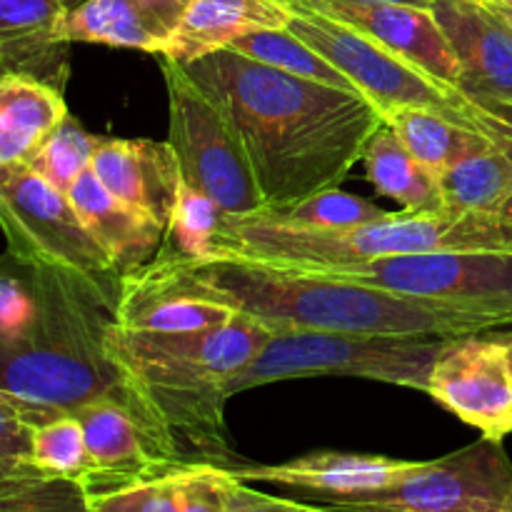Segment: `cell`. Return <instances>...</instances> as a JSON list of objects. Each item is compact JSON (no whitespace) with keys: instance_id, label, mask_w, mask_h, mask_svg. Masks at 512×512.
<instances>
[{"instance_id":"cell-40","label":"cell","mask_w":512,"mask_h":512,"mask_svg":"<svg viewBox=\"0 0 512 512\" xmlns=\"http://www.w3.org/2000/svg\"><path fill=\"white\" fill-rule=\"evenodd\" d=\"M495 335H498V338L503 340L505 348H508V353H510V360H512V325H510V328L495 330Z\"/></svg>"},{"instance_id":"cell-18","label":"cell","mask_w":512,"mask_h":512,"mask_svg":"<svg viewBox=\"0 0 512 512\" xmlns=\"http://www.w3.org/2000/svg\"><path fill=\"white\" fill-rule=\"evenodd\" d=\"M90 168L115 198L168 228L178 185L183 180L168 140H100Z\"/></svg>"},{"instance_id":"cell-15","label":"cell","mask_w":512,"mask_h":512,"mask_svg":"<svg viewBox=\"0 0 512 512\" xmlns=\"http://www.w3.org/2000/svg\"><path fill=\"white\" fill-rule=\"evenodd\" d=\"M410 468L413 460L318 450L280 465L245 463L230 470V475L245 483H270L298 490L315 500H368L398 483Z\"/></svg>"},{"instance_id":"cell-6","label":"cell","mask_w":512,"mask_h":512,"mask_svg":"<svg viewBox=\"0 0 512 512\" xmlns=\"http://www.w3.org/2000/svg\"><path fill=\"white\" fill-rule=\"evenodd\" d=\"M445 338L420 335H353L323 330H275L233 383V395L258 385L295 378L375 380L425 393L428 375Z\"/></svg>"},{"instance_id":"cell-14","label":"cell","mask_w":512,"mask_h":512,"mask_svg":"<svg viewBox=\"0 0 512 512\" xmlns=\"http://www.w3.org/2000/svg\"><path fill=\"white\" fill-rule=\"evenodd\" d=\"M73 415L83 425L90 453V473L80 483L88 498L185 468L158 453L145 425L118 390L90 400Z\"/></svg>"},{"instance_id":"cell-30","label":"cell","mask_w":512,"mask_h":512,"mask_svg":"<svg viewBox=\"0 0 512 512\" xmlns=\"http://www.w3.org/2000/svg\"><path fill=\"white\" fill-rule=\"evenodd\" d=\"M30 468L53 478L83 483L90 473V453L78 415H55L33 425L30 438Z\"/></svg>"},{"instance_id":"cell-12","label":"cell","mask_w":512,"mask_h":512,"mask_svg":"<svg viewBox=\"0 0 512 512\" xmlns=\"http://www.w3.org/2000/svg\"><path fill=\"white\" fill-rule=\"evenodd\" d=\"M512 493V463L503 443L490 438L413 468L368 503L418 512H505Z\"/></svg>"},{"instance_id":"cell-32","label":"cell","mask_w":512,"mask_h":512,"mask_svg":"<svg viewBox=\"0 0 512 512\" xmlns=\"http://www.w3.org/2000/svg\"><path fill=\"white\" fill-rule=\"evenodd\" d=\"M0 512H90L78 480L25 470L0 483Z\"/></svg>"},{"instance_id":"cell-33","label":"cell","mask_w":512,"mask_h":512,"mask_svg":"<svg viewBox=\"0 0 512 512\" xmlns=\"http://www.w3.org/2000/svg\"><path fill=\"white\" fill-rule=\"evenodd\" d=\"M263 215L285 220L305 228H353V225L373 223V220L388 218V210L378 208L360 195L345 193L340 188L320 190L310 198L298 200L280 210H263Z\"/></svg>"},{"instance_id":"cell-8","label":"cell","mask_w":512,"mask_h":512,"mask_svg":"<svg viewBox=\"0 0 512 512\" xmlns=\"http://www.w3.org/2000/svg\"><path fill=\"white\" fill-rule=\"evenodd\" d=\"M0 230L8 253L33 265H55L120 293V275L70 198L30 168L0 175Z\"/></svg>"},{"instance_id":"cell-5","label":"cell","mask_w":512,"mask_h":512,"mask_svg":"<svg viewBox=\"0 0 512 512\" xmlns=\"http://www.w3.org/2000/svg\"><path fill=\"white\" fill-rule=\"evenodd\" d=\"M512 253L508 215L390 213L353 228H305L270 215L225 218L213 255H238L283 268H325L425 253Z\"/></svg>"},{"instance_id":"cell-39","label":"cell","mask_w":512,"mask_h":512,"mask_svg":"<svg viewBox=\"0 0 512 512\" xmlns=\"http://www.w3.org/2000/svg\"><path fill=\"white\" fill-rule=\"evenodd\" d=\"M512 30V0H480Z\"/></svg>"},{"instance_id":"cell-43","label":"cell","mask_w":512,"mask_h":512,"mask_svg":"<svg viewBox=\"0 0 512 512\" xmlns=\"http://www.w3.org/2000/svg\"><path fill=\"white\" fill-rule=\"evenodd\" d=\"M505 512H512V493H510V498H508V508H505Z\"/></svg>"},{"instance_id":"cell-29","label":"cell","mask_w":512,"mask_h":512,"mask_svg":"<svg viewBox=\"0 0 512 512\" xmlns=\"http://www.w3.org/2000/svg\"><path fill=\"white\" fill-rule=\"evenodd\" d=\"M228 50H235L240 55L258 60V63L273 65V68L285 70L298 78L315 80V83L333 85V88L350 90V93H360L353 85L348 75L340 73L333 63L323 58L318 50L310 48L308 43L290 33L288 28L280 30H258L245 38H238Z\"/></svg>"},{"instance_id":"cell-44","label":"cell","mask_w":512,"mask_h":512,"mask_svg":"<svg viewBox=\"0 0 512 512\" xmlns=\"http://www.w3.org/2000/svg\"><path fill=\"white\" fill-rule=\"evenodd\" d=\"M5 73H8V70H5V68H3V65H0V75H5Z\"/></svg>"},{"instance_id":"cell-24","label":"cell","mask_w":512,"mask_h":512,"mask_svg":"<svg viewBox=\"0 0 512 512\" xmlns=\"http://www.w3.org/2000/svg\"><path fill=\"white\" fill-rule=\"evenodd\" d=\"M90 512H223L225 470L185 465L160 478L88 498Z\"/></svg>"},{"instance_id":"cell-7","label":"cell","mask_w":512,"mask_h":512,"mask_svg":"<svg viewBox=\"0 0 512 512\" xmlns=\"http://www.w3.org/2000/svg\"><path fill=\"white\" fill-rule=\"evenodd\" d=\"M168 85V143L185 183L220 205L228 218L263 213L265 203L233 115L188 70L160 58Z\"/></svg>"},{"instance_id":"cell-17","label":"cell","mask_w":512,"mask_h":512,"mask_svg":"<svg viewBox=\"0 0 512 512\" xmlns=\"http://www.w3.org/2000/svg\"><path fill=\"white\" fill-rule=\"evenodd\" d=\"M463 68L460 90L512 103V30L480 0L428 5Z\"/></svg>"},{"instance_id":"cell-28","label":"cell","mask_w":512,"mask_h":512,"mask_svg":"<svg viewBox=\"0 0 512 512\" xmlns=\"http://www.w3.org/2000/svg\"><path fill=\"white\" fill-rule=\"evenodd\" d=\"M228 215L220 205L190 183L180 180L173 213L158 255L178 260H203L215 253L220 228Z\"/></svg>"},{"instance_id":"cell-35","label":"cell","mask_w":512,"mask_h":512,"mask_svg":"<svg viewBox=\"0 0 512 512\" xmlns=\"http://www.w3.org/2000/svg\"><path fill=\"white\" fill-rule=\"evenodd\" d=\"M33 423L23 410L0 393V483L30 468Z\"/></svg>"},{"instance_id":"cell-3","label":"cell","mask_w":512,"mask_h":512,"mask_svg":"<svg viewBox=\"0 0 512 512\" xmlns=\"http://www.w3.org/2000/svg\"><path fill=\"white\" fill-rule=\"evenodd\" d=\"M200 293L230 305L235 313L270 330H323L353 335H420L458 338L508 328L498 315L445 300L413 298L385 288L298 268L258 263L238 255L178 260L158 255Z\"/></svg>"},{"instance_id":"cell-22","label":"cell","mask_w":512,"mask_h":512,"mask_svg":"<svg viewBox=\"0 0 512 512\" xmlns=\"http://www.w3.org/2000/svg\"><path fill=\"white\" fill-rule=\"evenodd\" d=\"M290 18L293 10L283 0H193L158 58L193 63L258 30L288 28Z\"/></svg>"},{"instance_id":"cell-37","label":"cell","mask_w":512,"mask_h":512,"mask_svg":"<svg viewBox=\"0 0 512 512\" xmlns=\"http://www.w3.org/2000/svg\"><path fill=\"white\" fill-rule=\"evenodd\" d=\"M223 512H338L323 503H298V500L275 498L250 488V483L238 480L225 470V508Z\"/></svg>"},{"instance_id":"cell-19","label":"cell","mask_w":512,"mask_h":512,"mask_svg":"<svg viewBox=\"0 0 512 512\" xmlns=\"http://www.w3.org/2000/svg\"><path fill=\"white\" fill-rule=\"evenodd\" d=\"M193 0H85L60 20L68 43L163 55Z\"/></svg>"},{"instance_id":"cell-31","label":"cell","mask_w":512,"mask_h":512,"mask_svg":"<svg viewBox=\"0 0 512 512\" xmlns=\"http://www.w3.org/2000/svg\"><path fill=\"white\" fill-rule=\"evenodd\" d=\"M100 138L83 128L73 115H65L58 128L50 133V138L40 145L35 158L30 160L28 168L35 175L53 185L55 190L68 195L75 180L93 165L95 148Z\"/></svg>"},{"instance_id":"cell-16","label":"cell","mask_w":512,"mask_h":512,"mask_svg":"<svg viewBox=\"0 0 512 512\" xmlns=\"http://www.w3.org/2000/svg\"><path fill=\"white\" fill-rule=\"evenodd\" d=\"M230 305L200 293L160 263H150L120 280L113 323L138 333H195L233 320Z\"/></svg>"},{"instance_id":"cell-11","label":"cell","mask_w":512,"mask_h":512,"mask_svg":"<svg viewBox=\"0 0 512 512\" xmlns=\"http://www.w3.org/2000/svg\"><path fill=\"white\" fill-rule=\"evenodd\" d=\"M425 393L483 438L512 435V360L495 330L445 338Z\"/></svg>"},{"instance_id":"cell-42","label":"cell","mask_w":512,"mask_h":512,"mask_svg":"<svg viewBox=\"0 0 512 512\" xmlns=\"http://www.w3.org/2000/svg\"><path fill=\"white\" fill-rule=\"evenodd\" d=\"M60 3L65 5V10H73V8H78V5H83L85 0H60Z\"/></svg>"},{"instance_id":"cell-36","label":"cell","mask_w":512,"mask_h":512,"mask_svg":"<svg viewBox=\"0 0 512 512\" xmlns=\"http://www.w3.org/2000/svg\"><path fill=\"white\" fill-rule=\"evenodd\" d=\"M463 123L483 133L512 163V103L465 93ZM503 215H508L512 220V203Z\"/></svg>"},{"instance_id":"cell-27","label":"cell","mask_w":512,"mask_h":512,"mask_svg":"<svg viewBox=\"0 0 512 512\" xmlns=\"http://www.w3.org/2000/svg\"><path fill=\"white\" fill-rule=\"evenodd\" d=\"M438 183L445 210L503 215L512 203V163L495 145L445 168Z\"/></svg>"},{"instance_id":"cell-34","label":"cell","mask_w":512,"mask_h":512,"mask_svg":"<svg viewBox=\"0 0 512 512\" xmlns=\"http://www.w3.org/2000/svg\"><path fill=\"white\" fill-rule=\"evenodd\" d=\"M35 308V265L15 258L13 253L0 255V350L23 338L33 323Z\"/></svg>"},{"instance_id":"cell-41","label":"cell","mask_w":512,"mask_h":512,"mask_svg":"<svg viewBox=\"0 0 512 512\" xmlns=\"http://www.w3.org/2000/svg\"><path fill=\"white\" fill-rule=\"evenodd\" d=\"M390 3H405V5H420V8H428L433 0H390Z\"/></svg>"},{"instance_id":"cell-26","label":"cell","mask_w":512,"mask_h":512,"mask_svg":"<svg viewBox=\"0 0 512 512\" xmlns=\"http://www.w3.org/2000/svg\"><path fill=\"white\" fill-rule=\"evenodd\" d=\"M383 120L398 135L400 143L435 173H443L445 168L468 155L493 148L483 133L450 118L443 110L408 105V108L390 110Z\"/></svg>"},{"instance_id":"cell-4","label":"cell","mask_w":512,"mask_h":512,"mask_svg":"<svg viewBox=\"0 0 512 512\" xmlns=\"http://www.w3.org/2000/svg\"><path fill=\"white\" fill-rule=\"evenodd\" d=\"M35 288L33 323L18 343L0 350V393L38 425L115 393L120 378L105 350L118 295L40 263Z\"/></svg>"},{"instance_id":"cell-1","label":"cell","mask_w":512,"mask_h":512,"mask_svg":"<svg viewBox=\"0 0 512 512\" xmlns=\"http://www.w3.org/2000/svg\"><path fill=\"white\" fill-rule=\"evenodd\" d=\"M183 68L233 115L265 210L338 188L383 125V113L363 93L298 78L228 48Z\"/></svg>"},{"instance_id":"cell-9","label":"cell","mask_w":512,"mask_h":512,"mask_svg":"<svg viewBox=\"0 0 512 512\" xmlns=\"http://www.w3.org/2000/svg\"><path fill=\"white\" fill-rule=\"evenodd\" d=\"M298 270L343 278L370 288H385L413 298L470 305L498 315L508 328L512 325V253H425Z\"/></svg>"},{"instance_id":"cell-10","label":"cell","mask_w":512,"mask_h":512,"mask_svg":"<svg viewBox=\"0 0 512 512\" xmlns=\"http://www.w3.org/2000/svg\"><path fill=\"white\" fill-rule=\"evenodd\" d=\"M288 30L318 50L340 73L348 75L355 88L383 115L395 108L420 105L443 110L445 115L463 123V90L438 83L360 30L310 10H293Z\"/></svg>"},{"instance_id":"cell-20","label":"cell","mask_w":512,"mask_h":512,"mask_svg":"<svg viewBox=\"0 0 512 512\" xmlns=\"http://www.w3.org/2000/svg\"><path fill=\"white\" fill-rule=\"evenodd\" d=\"M73 208L78 210L85 228L93 233L100 248L108 253L120 280L133 275L158 258L165 240V228L135 210L133 205L115 198L98 180L93 168L85 170L68 190Z\"/></svg>"},{"instance_id":"cell-2","label":"cell","mask_w":512,"mask_h":512,"mask_svg":"<svg viewBox=\"0 0 512 512\" xmlns=\"http://www.w3.org/2000/svg\"><path fill=\"white\" fill-rule=\"evenodd\" d=\"M273 330L245 315L195 333H138L110 325L105 350L155 448L173 465H245L230 443L225 405Z\"/></svg>"},{"instance_id":"cell-13","label":"cell","mask_w":512,"mask_h":512,"mask_svg":"<svg viewBox=\"0 0 512 512\" xmlns=\"http://www.w3.org/2000/svg\"><path fill=\"white\" fill-rule=\"evenodd\" d=\"M283 3L293 10H310L340 20L373 38L390 53L413 63L438 83L460 90L463 68L430 8L390 3V0H283Z\"/></svg>"},{"instance_id":"cell-21","label":"cell","mask_w":512,"mask_h":512,"mask_svg":"<svg viewBox=\"0 0 512 512\" xmlns=\"http://www.w3.org/2000/svg\"><path fill=\"white\" fill-rule=\"evenodd\" d=\"M65 13L60 0H0V65L63 93L73 45L60 35Z\"/></svg>"},{"instance_id":"cell-23","label":"cell","mask_w":512,"mask_h":512,"mask_svg":"<svg viewBox=\"0 0 512 512\" xmlns=\"http://www.w3.org/2000/svg\"><path fill=\"white\" fill-rule=\"evenodd\" d=\"M68 105L60 90L28 75H0V175L28 168Z\"/></svg>"},{"instance_id":"cell-38","label":"cell","mask_w":512,"mask_h":512,"mask_svg":"<svg viewBox=\"0 0 512 512\" xmlns=\"http://www.w3.org/2000/svg\"><path fill=\"white\" fill-rule=\"evenodd\" d=\"M315 503H323L338 512H418L408 508H395V505L368 503V500H315Z\"/></svg>"},{"instance_id":"cell-25","label":"cell","mask_w":512,"mask_h":512,"mask_svg":"<svg viewBox=\"0 0 512 512\" xmlns=\"http://www.w3.org/2000/svg\"><path fill=\"white\" fill-rule=\"evenodd\" d=\"M365 175L385 198H393L408 213H438L445 210L438 173L420 163L398 135L385 125L373 133L363 153Z\"/></svg>"}]
</instances>
